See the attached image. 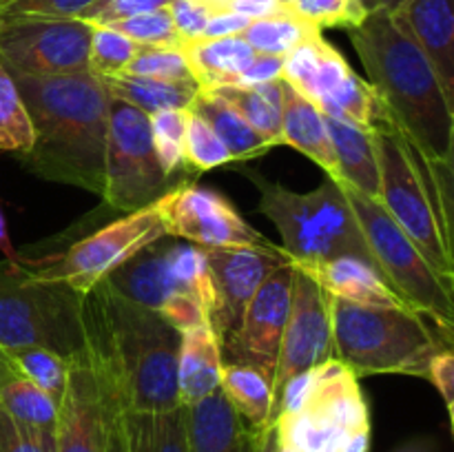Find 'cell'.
Listing matches in <instances>:
<instances>
[{"label":"cell","mask_w":454,"mask_h":452,"mask_svg":"<svg viewBox=\"0 0 454 452\" xmlns=\"http://www.w3.org/2000/svg\"><path fill=\"white\" fill-rule=\"evenodd\" d=\"M193 113H198L200 118L207 120L208 127L217 133L224 146L229 149L231 160L233 162H244V160H255L262 158L266 151H270L273 146L229 105L222 97L213 96V93L200 91V96L195 97L191 109Z\"/></svg>","instance_id":"83f0119b"},{"label":"cell","mask_w":454,"mask_h":452,"mask_svg":"<svg viewBox=\"0 0 454 452\" xmlns=\"http://www.w3.org/2000/svg\"><path fill=\"white\" fill-rule=\"evenodd\" d=\"M109 27L133 40L137 47H182V40L173 27L168 9L137 13V16L111 22Z\"/></svg>","instance_id":"f35d334b"},{"label":"cell","mask_w":454,"mask_h":452,"mask_svg":"<svg viewBox=\"0 0 454 452\" xmlns=\"http://www.w3.org/2000/svg\"><path fill=\"white\" fill-rule=\"evenodd\" d=\"M7 3H12V0H0V7H4Z\"/></svg>","instance_id":"6f0895ef"},{"label":"cell","mask_w":454,"mask_h":452,"mask_svg":"<svg viewBox=\"0 0 454 452\" xmlns=\"http://www.w3.org/2000/svg\"><path fill=\"white\" fill-rule=\"evenodd\" d=\"M0 348H47L74 362L87 348L82 295L20 261H0Z\"/></svg>","instance_id":"52a82bcc"},{"label":"cell","mask_w":454,"mask_h":452,"mask_svg":"<svg viewBox=\"0 0 454 452\" xmlns=\"http://www.w3.org/2000/svg\"><path fill=\"white\" fill-rule=\"evenodd\" d=\"M390 13L419 44L454 100V0H403Z\"/></svg>","instance_id":"e0dca14e"},{"label":"cell","mask_w":454,"mask_h":452,"mask_svg":"<svg viewBox=\"0 0 454 452\" xmlns=\"http://www.w3.org/2000/svg\"><path fill=\"white\" fill-rule=\"evenodd\" d=\"M184 158L189 168L193 171V175H200V173L222 167V164L233 162L224 142L208 127L207 120H202L193 111H189V115H186Z\"/></svg>","instance_id":"8d00e7d4"},{"label":"cell","mask_w":454,"mask_h":452,"mask_svg":"<svg viewBox=\"0 0 454 452\" xmlns=\"http://www.w3.org/2000/svg\"><path fill=\"white\" fill-rule=\"evenodd\" d=\"M34 142L29 113L13 75L0 62V151L25 153Z\"/></svg>","instance_id":"d6a6232c"},{"label":"cell","mask_w":454,"mask_h":452,"mask_svg":"<svg viewBox=\"0 0 454 452\" xmlns=\"http://www.w3.org/2000/svg\"><path fill=\"white\" fill-rule=\"evenodd\" d=\"M260 189V213L278 226L282 251L300 269H315L328 260L353 255L372 264L359 222L333 175L310 193H297L260 173H247ZM375 266V264H372Z\"/></svg>","instance_id":"8992f818"},{"label":"cell","mask_w":454,"mask_h":452,"mask_svg":"<svg viewBox=\"0 0 454 452\" xmlns=\"http://www.w3.org/2000/svg\"><path fill=\"white\" fill-rule=\"evenodd\" d=\"M111 97L136 106L145 115L160 113L168 109L189 111L200 96V84L195 80H153L137 75H111L100 78Z\"/></svg>","instance_id":"d4e9b609"},{"label":"cell","mask_w":454,"mask_h":452,"mask_svg":"<svg viewBox=\"0 0 454 452\" xmlns=\"http://www.w3.org/2000/svg\"><path fill=\"white\" fill-rule=\"evenodd\" d=\"M255 452H279V437L278 428L273 424H266L257 430V441H255Z\"/></svg>","instance_id":"816d5d0a"},{"label":"cell","mask_w":454,"mask_h":452,"mask_svg":"<svg viewBox=\"0 0 454 452\" xmlns=\"http://www.w3.org/2000/svg\"><path fill=\"white\" fill-rule=\"evenodd\" d=\"M346 199L359 222L372 264L384 282L397 292L408 308L426 315L452 332L454 279L439 275L424 253L393 222L377 199L366 198L341 182Z\"/></svg>","instance_id":"ba28073f"},{"label":"cell","mask_w":454,"mask_h":452,"mask_svg":"<svg viewBox=\"0 0 454 452\" xmlns=\"http://www.w3.org/2000/svg\"><path fill=\"white\" fill-rule=\"evenodd\" d=\"M279 9H282V3H279V0H229L226 12L242 13V16L255 20V18L270 16V13L279 12Z\"/></svg>","instance_id":"681fc988"},{"label":"cell","mask_w":454,"mask_h":452,"mask_svg":"<svg viewBox=\"0 0 454 452\" xmlns=\"http://www.w3.org/2000/svg\"><path fill=\"white\" fill-rule=\"evenodd\" d=\"M124 75L153 80H193L182 47H137Z\"/></svg>","instance_id":"ab89813d"},{"label":"cell","mask_w":454,"mask_h":452,"mask_svg":"<svg viewBox=\"0 0 454 452\" xmlns=\"http://www.w3.org/2000/svg\"><path fill=\"white\" fill-rule=\"evenodd\" d=\"M13 80L34 129L31 146L16 155L22 167L47 182L102 198L111 102L102 80L91 71Z\"/></svg>","instance_id":"6da1fadb"},{"label":"cell","mask_w":454,"mask_h":452,"mask_svg":"<svg viewBox=\"0 0 454 452\" xmlns=\"http://www.w3.org/2000/svg\"><path fill=\"white\" fill-rule=\"evenodd\" d=\"M380 162V199L428 264L454 279L452 162L428 160L397 129L372 133Z\"/></svg>","instance_id":"277c9868"},{"label":"cell","mask_w":454,"mask_h":452,"mask_svg":"<svg viewBox=\"0 0 454 452\" xmlns=\"http://www.w3.org/2000/svg\"><path fill=\"white\" fill-rule=\"evenodd\" d=\"M171 0H96L91 7L80 13V20L89 25H111L137 13L167 9Z\"/></svg>","instance_id":"b9f144b4"},{"label":"cell","mask_w":454,"mask_h":452,"mask_svg":"<svg viewBox=\"0 0 454 452\" xmlns=\"http://www.w3.org/2000/svg\"><path fill=\"white\" fill-rule=\"evenodd\" d=\"M122 410L120 408L114 415L109 425V437H106V450L105 452H127V439H124V425H122Z\"/></svg>","instance_id":"f907efd6"},{"label":"cell","mask_w":454,"mask_h":452,"mask_svg":"<svg viewBox=\"0 0 454 452\" xmlns=\"http://www.w3.org/2000/svg\"><path fill=\"white\" fill-rule=\"evenodd\" d=\"M220 390L251 428L273 424V386L262 372L239 363H222Z\"/></svg>","instance_id":"f546056e"},{"label":"cell","mask_w":454,"mask_h":452,"mask_svg":"<svg viewBox=\"0 0 454 452\" xmlns=\"http://www.w3.org/2000/svg\"><path fill=\"white\" fill-rule=\"evenodd\" d=\"M189 71L202 91H211L224 84H235L253 60L255 51L242 35L231 38H198L182 43Z\"/></svg>","instance_id":"cb8c5ba5"},{"label":"cell","mask_w":454,"mask_h":452,"mask_svg":"<svg viewBox=\"0 0 454 452\" xmlns=\"http://www.w3.org/2000/svg\"><path fill=\"white\" fill-rule=\"evenodd\" d=\"M306 270V269H304ZM319 286L337 300L353 301L362 306H381V308H397L406 306L397 292L384 282L380 270L368 261L353 255H341L309 270ZM408 308V306H406Z\"/></svg>","instance_id":"ffe728a7"},{"label":"cell","mask_w":454,"mask_h":452,"mask_svg":"<svg viewBox=\"0 0 454 452\" xmlns=\"http://www.w3.org/2000/svg\"><path fill=\"white\" fill-rule=\"evenodd\" d=\"M331 315L333 357L355 377H426L430 359L452 348L450 331L406 306L381 308L333 297Z\"/></svg>","instance_id":"5b68a950"},{"label":"cell","mask_w":454,"mask_h":452,"mask_svg":"<svg viewBox=\"0 0 454 452\" xmlns=\"http://www.w3.org/2000/svg\"><path fill=\"white\" fill-rule=\"evenodd\" d=\"M102 282L109 284L127 300L151 310H160L168 300L184 292L168 266V244L164 242V238L129 257Z\"/></svg>","instance_id":"d6986e66"},{"label":"cell","mask_w":454,"mask_h":452,"mask_svg":"<svg viewBox=\"0 0 454 452\" xmlns=\"http://www.w3.org/2000/svg\"><path fill=\"white\" fill-rule=\"evenodd\" d=\"M257 430L235 412L222 390L186 406L189 452H255Z\"/></svg>","instance_id":"ac0fdd59"},{"label":"cell","mask_w":454,"mask_h":452,"mask_svg":"<svg viewBox=\"0 0 454 452\" xmlns=\"http://www.w3.org/2000/svg\"><path fill=\"white\" fill-rule=\"evenodd\" d=\"M167 238L186 239L204 248H275L253 229L220 191L193 182L176 186L155 202Z\"/></svg>","instance_id":"7c38bea8"},{"label":"cell","mask_w":454,"mask_h":452,"mask_svg":"<svg viewBox=\"0 0 454 452\" xmlns=\"http://www.w3.org/2000/svg\"><path fill=\"white\" fill-rule=\"evenodd\" d=\"M96 0H12L0 7V16H43L80 18V13Z\"/></svg>","instance_id":"7bdbcfd3"},{"label":"cell","mask_w":454,"mask_h":452,"mask_svg":"<svg viewBox=\"0 0 454 452\" xmlns=\"http://www.w3.org/2000/svg\"><path fill=\"white\" fill-rule=\"evenodd\" d=\"M162 238H167V230L153 202L140 211L124 213L118 220L89 233L87 238L69 244L65 251L44 257H29V260L18 255L16 261L40 277L67 284L75 292L84 295L129 257Z\"/></svg>","instance_id":"9c48e42d"},{"label":"cell","mask_w":454,"mask_h":452,"mask_svg":"<svg viewBox=\"0 0 454 452\" xmlns=\"http://www.w3.org/2000/svg\"><path fill=\"white\" fill-rule=\"evenodd\" d=\"M331 300L333 297L319 286L309 270L295 266L291 310H288L278 368H275L273 399L291 377L313 370L315 366L333 357Z\"/></svg>","instance_id":"9a60e30c"},{"label":"cell","mask_w":454,"mask_h":452,"mask_svg":"<svg viewBox=\"0 0 454 452\" xmlns=\"http://www.w3.org/2000/svg\"><path fill=\"white\" fill-rule=\"evenodd\" d=\"M282 56H266V53H255L248 62L247 69L238 75L235 87H260V84H270L282 80Z\"/></svg>","instance_id":"7dc6e473"},{"label":"cell","mask_w":454,"mask_h":452,"mask_svg":"<svg viewBox=\"0 0 454 452\" xmlns=\"http://www.w3.org/2000/svg\"><path fill=\"white\" fill-rule=\"evenodd\" d=\"M137 44L109 25H91L89 40V71L98 78H111L127 71Z\"/></svg>","instance_id":"e575fe53"},{"label":"cell","mask_w":454,"mask_h":452,"mask_svg":"<svg viewBox=\"0 0 454 452\" xmlns=\"http://www.w3.org/2000/svg\"><path fill=\"white\" fill-rule=\"evenodd\" d=\"M279 3H286V0H279Z\"/></svg>","instance_id":"680465c9"},{"label":"cell","mask_w":454,"mask_h":452,"mask_svg":"<svg viewBox=\"0 0 454 452\" xmlns=\"http://www.w3.org/2000/svg\"><path fill=\"white\" fill-rule=\"evenodd\" d=\"M87 344L118 390L124 410L164 412L177 394L180 331L158 310L127 300L106 282L82 295Z\"/></svg>","instance_id":"7a4b0ae2"},{"label":"cell","mask_w":454,"mask_h":452,"mask_svg":"<svg viewBox=\"0 0 454 452\" xmlns=\"http://www.w3.org/2000/svg\"><path fill=\"white\" fill-rule=\"evenodd\" d=\"M204 248V246H202ZM211 275V308L208 323L220 348L238 331L242 315L257 288L275 269L291 261L279 246L275 248H204Z\"/></svg>","instance_id":"2e32d148"},{"label":"cell","mask_w":454,"mask_h":452,"mask_svg":"<svg viewBox=\"0 0 454 452\" xmlns=\"http://www.w3.org/2000/svg\"><path fill=\"white\" fill-rule=\"evenodd\" d=\"M348 35L393 127L428 160L452 162L454 100L419 44L384 9L368 12Z\"/></svg>","instance_id":"3957f363"},{"label":"cell","mask_w":454,"mask_h":452,"mask_svg":"<svg viewBox=\"0 0 454 452\" xmlns=\"http://www.w3.org/2000/svg\"><path fill=\"white\" fill-rule=\"evenodd\" d=\"M282 7L319 31L326 27L353 29L368 16L362 0H286Z\"/></svg>","instance_id":"74e56055"},{"label":"cell","mask_w":454,"mask_h":452,"mask_svg":"<svg viewBox=\"0 0 454 452\" xmlns=\"http://www.w3.org/2000/svg\"><path fill=\"white\" fill-rule=\"evenodd\" d=\"M0 408L18 424L56 430L58 403L44 390L25 379L3 348H0Z\"/></svg>","instance_id":"4316f807"},{"label":"cell","mask_w":454,"mask_h":452,"mask_svg":"<svg viewBox=\"0 0 454 452\" xmlns=\"http://www.w3.org/2000/svg\"><path fill=\"white\" fill-rule=\"evenodd\" d=\"M195 3L204 4L211 12H226V7H229V0H195Z\"/></svg>","instance_id":"11a10c76"},{"label":"cell","mask_w":454,"mask_h":452,"mask_svg":"<svg viewBox=\"0 0 454 452\" xmlns=\"http://www.w3.org/2000/svg\"><path fill=\"white\" fill-rule=\"evenodd\" d=\"M326 129L337 164L335 180L366 198L380 199V162L372 133L335 118H326Z\"/></svg>","instance_id":"7402d4cb"},{"label":"cell","mask_w":454,"mask_h":452,"mask_svg":"<svg viewBox=\"0 0 454 452\" xmlns=\"http://www.w3.org/2000/svg\"><path fill=\"white\" fill-rule=\"evenodd\" d=\"M0 251L4 253V257H7L9 261H16V260H18L16 248L12 246V239H9V233H7V220H4L3 208H0Z\"/></svg>","instance_id":"f5cc1de1"},{"label":"cell","mask_w":454,"mask_h":452,"mask_svg":"<svg viewBox=\"0 0 454 452\" xmlns=\"http://www.w3.org/2000/svg\"><path fill=\"white\" fill-rule=\"evenodd\" d=\"M222 348L211 323L180 332L177 394L182 406H193L220 390Z\"/></svg>","instance_id":"44dd1931"},{"label":"cell","mask_w":454,"mask_h":452,"mask_svg":"<svg viewBox=\"0 0 454 452\" xmlns=\"http://www.w3.org/2000/svg\"><path fill=\"white\" fill-rule=\"evenodd\" d=\"M251 25V18L235 12H213L204 27L202 38H231V35H242L244 29Z\"/></svg>","instance_id":"c3c4849f"},{"label":"cell","mask_w":454,"mask_h":452,"mask_svg":"<svg viewBox=\"0 0 454 452\" xmlns=\"http://www.w3.org/2000/svg\"><path fill=\"white\" fill-rule=\"evenodd\" d=\"M322 35L317 27L309 25L306 20L297 18L295 13L279 9L270 16L255 18L251 25L244 29L242 38L251 44L255 53H266V56H286L293 49L300 47L306 40H313Z\"/></svg>","instance_id":"4dcf8cb0"},{"label":"cell","mask_w":454,"mask_h":452,"mask_svg":"<svg viewBox=\"0 0 454 452\" xmlns=\"http://www.w3.org/2000/svg\"><path fill=\"white\" fill-rule=\"evenodd\" d=\"M91 25L80 18L0 16V62L13 75L89 71Z\"/></svg>","instance_id":"8fae6325"},{"label":"cell","mask_w":454,"mask_h":452,"mask_svg":"<svg viewBox=\"0 0 454 452\" xmlns=\"http://www.w3.org/2000/svg\"><path fill=\"white\" fill-rule=\"evenodd\" d=\"M293 277H295L293 261L275 269L248 301L238 331L222 346V362L253 368L262 372L270 386L275 379L279 346L291 310Z\"/></svg>","instance_id":"5bb4252c"},{"label":"cell","mask_w":454,"mask_h":452,"mask_svg":"<svg viewBox=\"0 0 454 452\" xmlns=\"http://www.w3.org/2000/svg\"><path fill=\"white\" fill-rule=\"evenodd\" d=\"M176 186L180 184L164 173L155 155L149 115L111 97L102 191L105 207L120 213L140 211Z\"/></svg>","instance_id":"30bf717a"},{"label":"cell","mask_w":454,"mask_h":452,"mask_svg":"<svg viewBox=\"0 0 454 452\" xmlns=\"http://www.w3.org/2000/svg\"><path fill=\"white\" fill-rule=\"evenodd\" d=\"M424 379L433 381L437 393L442 394L443 406H446L448 415L452 419V406H454V355L452 348H442L433 359H430L428 368H426Z\"/></svg>","instance_id":"bcb514c9"},{"label":"cell","mask_w":454,"mask_h":452,"mask_svg":"<svg viewBox=\"0 0 454 452\" xmlns=\"http://www.w3.org/2000/svg\"><path fill=\"white\" fill-rule=\"evenodd\" d=\"M127 452H189L186 406L164 412L122 410Z\"/></svg>","instance_id":"484cf974"},{"label":"cell","mask_w":454,"mask_h":452,"mask_svg":"<svg viewBox=\"0 0 454 452\" xmlns=\"http://www.w3.org/2000/svg\"><path fill=\"white\" fill-rule=\"evenodd\" d=\"M186 115H189V111L182 109H168L149 115L151 142H153L160 167L177 184L191 182L189 175H193L184 158Z\"/></svg>","instance_id":"1f68e13d"},{"label":"cell","mask_w":454,"mask_h":452,"mask_svg":"<svg viewBox=\"0 0 454 452\" xmlns=\"http://www.w3.org/2000/svg\"><path fill=\"white\" fill-rule=\"evenodd\" d=\"M168 266L180 284V288L189 295L198 297L207 310L211 308V275H208L207 253L198 244H168Z\"/></svg>","instance_id":"d590c367"},{"label":"cell","mask_w":454,"mask_h":452,"mask_svg":"<svg viewBox=\"0 0 454 452\" xmlns=\"http://www.w3.org/2000/svg\"><path fill=\"white\" fill-rule=\"evenodd\" d=\"M207 93L229 102L270 146L282 144V80L260 84V87L224 84V87H215Z\"/></svg>","instance_id":"f1b7e54d"},{"label":"cell","mask_w":454,"mask_h":452,"mask_svg":"<svg viewBox=\"0 0 454 452\" xmlns=\"http://www.w3.org/2000/svg\"><path fill=\"white\" fill-rule=\"evenodd\" d=\"M158 313L180 332L189 331V328H195V326H202V323H208L207 306H204L198 297L186 295V292L168 300Z\"/></svg>","instance_id":"f6af8a7d"},{"label":"cell","mask_w":454,"mask_h":452,"mask_svg":"<svg viewBox=\"0 0 454 452\" xmlns=\"http://www.w3.org/2000/svg\"><path fill=\"white\" fill-rule=\"evenodd\" d=\"M120 408L118 390L87 344L71 362L65 394L58 403L56 452H105L111 419Z\"/></svg>","instance_id":"4fadbf2b"},{"label":"cell","mask_w":454,"mask_h":452,"mask_svg":"<svg viewBox=\"0 0 454 452\" xmlns=\"http://www.w3.org/2000/svg\"><path fill=\"white\" fill-rule=\"evenodd\" d=\"M399 452H430V450L426 446H421V443H417V446H408V448H403V450H399Z\"/></svg>","instance_id":"9f6ffc18"},{"label":"cell","mask_w":454,"mask_h":452,"mask_svg":"<svg viewBox=\"0 0 454 452\" xmlns=\"http://www.w3.org/2000/svg\"><path fill=\"white\" fill-rule=\"evenodd\" d=\"M7 353V350H4ZM7 357L16 366L25 379L38 386L40 390L49 394L56 403H60L62 394H65L67 379H69V359L60 357L58 353H51L47 348H20L9 350Z\"/></svg>","instance_id":"836d02e7"},{"label":"cell","mask_w":454,"mask_h":452,"mask_svg":"<svg viewBox=\"0 0 454 452\" xmlns=\"http://www.w3.org/2000/svg\"><path fill=\"white\" fill-rule=\"evenodd\" d=\"M167 9L168 13H171L173 27H176L182 43L202 38L204 27H207L208 18H211L213 13L211 9L195 3V0H171Z\"/></svg>","instance_id":"ee69618b"},{"label":"cell","mask_w":454,"mask_h":452,"mask_svg":"<svg viewBox=\"0 0 454 452\" xmlns=\"http://www.w3.org/2000/svg\"><path fill=\"white\" fill-rule=\"evenodd\" d=\"M402 3L403 0H362V4L366 12H377V9H384V12H395V9H397Z\"/></svg>","instance_id":"db71d44e"},{"label":"cell","mask_w":454,"mask_h":452,"mask_svg":"<svg viewBox=\"0 0 454 452\" xmlns=\"http://www.w3.org/2000/svg\"><path fill=\"white\" fill-rule=\"evenodd\" d=\"M0 452H56V430L18 424L0 408Z\"/></svg>","instance_id":"60d3db41"},{"label":"cell","mask_w":454,"mask_h":452,"mask_svg":"<svg viewBox=\"0 0 454 452\" xmlns=\"http://www.w3.org/2000/svg\"><path fill=\"white\" fill-rule=\"evenodd\" d=\"M282 144L293 146L335 177L337 164L322 111L282 80Z\"/></svg>","instance_id":"603a6c76"}]
</instances>
